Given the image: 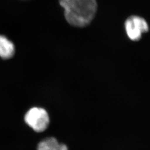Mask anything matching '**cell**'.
I'll use <instances>...</instances> for the list:
<instances>
[{"instance_id":"6da1fadb","label":"cell","mask_w":150,"mask_h":150,"mask_svg":"<svg viewBox=\"0 0 150 150\" xmlns=\"http://www.w3.org/2000/svg\"><path fill=\"white\" fill-rule=\"evenodd\" d=\"M64 10V17L72 26L83 28L88 26L96 14V0H59Z\"/></svg>"},{"instance_id":"7a4b0ae2","label":"cell","mask_w":150,"mask_h":150,"mask_svg":"<svg viewBox=\"0 0 150 150\" xmlns=\"http://www.w3.org/2000/svg\"><path fill=\"white\" fill-rule=\"evenodd\" d=\"M24 119L27 125L36 132H42L50 124L48 113L41 107L30 108L25 114Z\"/></svg>"},{"instance_id":"3957f363","label":"cell","mask_w":150,"mask_h":150,"mask_svg":"<svg viewBox=\"0 0 150 150\" xmlns=\"http://www.w3.org/2000/svg\"><path fill=\"white\" fill-rule=\"evenodd\" d=\"M125 28L128 38L133 41L139 40L142 35L149 30L147 21L143 17L136 15L127 18L125 22Z\"/></svg>"},{"instance_id":"277c9868","label":"cell","mask_w":150,"mask_h":150,"mask_svg":"<svg viewBox=\"0 0 150 150\" xmlns=\"http://www.w3.org/2000/svg\"><path fill=\"white\" fill-rule=\"evenodd\" d=\"M15 52L13 43L5 36L0 35V57L7 59L12 57Z\"/></svg>"},{"instance_id":"5b68a950","label":"cell","mask_w":150,"mask_h":150,"mask_svg":"<svg viewBox=\"0 0 150 150\" xmlns=\"http://www.w3.org/2000/svg\"><path fill=\"white\" fill-rule=\"evenodd\" d=\"M38 150H68V148L64 144L59 143L54 137H50L38 144Z\"/></svg>"}]
</instances>
